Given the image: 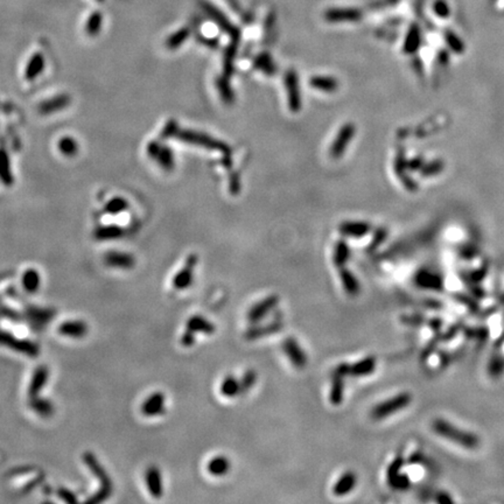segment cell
<instances>
[{
	"label": "cell",
	"mask_w": 504,
	"mask_h": 504,
	"mask_svg": "<svg viewBox=\"0 0 504 504\" xmlns=\"http://www.w3.org/2000/svg\"><path fill=\"white\" fill-rule=\"evenodd\" d=\"M70 96L63 94H59V96L52 97V98L47 100H43L37 109H39V112L41 115H52V113L61 111V110L67 108V106H69V104H70Z\"/></svg>",
	"instance_id": "obj_16"
},
{
	"label": "cell",
	"mask_w": 504,
	"mask_h": 504,
	"mask_svg": "<svg viewBox=\"0 0 504 504\" xmlns=\"http://www.w3.org/2000/svg\"><path fill=\"white\" fill-rule=\"evenodd\" d=\"M13 180L14 178L8 154L5 150L0 149V181L6 186H11L13 184Z\"/></svg>",
	"instance_id": "obj_29"
},
{
	"label": "cell",
	"mask_w": 504,
	"mask_h": 504,
	"mask_svg": "<svg viewBox=\"0 0 504 504\" xmlns=\"http://www.w3.org/2000/svg\"><path fill=\"white\" fill-rule=\"evenodd\" d=\"M186 329L191 330V332L195 334L201 333L207 334V335H212V334L215 333L216 327L212 321L203 317L202 315H193V316L187 321Z\"/></svg>",
	"instance_id": "obj_19"
},
{
	"label": "cell",
	"mask_w": 504,
	"mask_h": 504,
	"mask_svg": "<svg viewBox=\"0 0 504 504\" xmlns=\"http://www.w3.org/2000/svg\"><path fill=\"white\" fill-rule=\"evenodd\" d=\"M196 341V338H195V333L191 332V330L186 329L185 333L182 334L181 336V343L184 346H191Z\"/></svg>",
	"instance_id": "obj_48"
},
{
	"label": "cell",
	"mask_w": 504,
	"mask_h": 504,
	"mask_svg": "<svg viewBox=\"0 0 504 504\" xmlns=\"http://www.w3.org/2000/svg\"><path fill=\"white\" fill-rule=\"evenodd\" d=\"M361 12L352 8L330 9L326 13V19L332 23H343V21H357L361 19Z\"/></svg>",
	"instance_id": "obj_21"
},
{
	"label": "cell",
	"mask_w": 504,
	"mask_h": 504,
	"mask_svg": "<svg viewBox=\"0 0 504 504\" xmlns=\"http://www.w3.org/2000/svg\"><path fill=\"white\" fill-rule=\"evenodd\" d=\"M386 230L385 229H378L376 231V234H375L373 241H371V245H370V249H376L379 247L380 244L383 243L384 239L386 238Z\"/></svg>",
	"instance_id": "obj_47"
},
{
	"label": "cell",
	"mask_w": 504,
	"mask_h": 504,
	"mask_svg": "<svg viewBox=\"0 0 504 504\" xmlns=\"http://www.w3.org/2000/svg\"><path fill=\"white\" fill-rule=\"evenodd\" d=\"M390 486H391L392 488H395V489L397 490H405L408 489V488L410 487V484H411V481H410V478L408 477V475L405 474H399L398 476H396L393 480L390 482Z\"/></svg>",
	"instance_id": "obj_45"
},
{
	"label": "cell",
	"mask_w": 504,
	"mask_h": 504,
	"mask_svg": "<svg viewBox=\"0 0 504 504\" xmlns=\"http://www.w3.org/2000/svg\"><path fill=\"white\" fill-rule=\"evenodd\" d=\"M203 8H204V11L209 14V17L212 18L213 20L215 21V23L219 25V26L222 28L223 31H225L226 33H229L230 35L232 36V39H234V37H238V32L235 30V27L229 23L228 19H226L224 15L220 13L219 9L215 8L210 4H208V2L203 4Z\"/></svg>",
	"instance_id": "obj_20"
},
{
	"label": "cell",
	"mask_w": 504,
	"mask_h": 504,
	"mask_svg": "<svg viewBox=\"0 0 504 504\" xmlns=\"http://www.w3.org/2000/svg\"><path fill=\"white\" fill-rule=\"evenodd\" d=\"M310 83L311 87H313L314 89L327 91V93H332V91L338 89L339 87L338 81L335 78L327 76H314L311 78Z\"/></svg>",
	"instance_id": "obj_34"
},
{
	"label": "cell",
	"mask_w": 504,
	"mask_h": 504,
	"mask_svg": "<svg viewBox=\"0 0 504 504\" xmlns=\"http://www.w3.org/2000/svg\"><path fill=\"white\" fill-rule=\"evenodd\" d=\"M21 284L25 291L30 294H34L39 291L41 286V276L39 271L35 269H27L24 272L23 278H21Z\"/></svg>",
	"instance_id": "obj_27"
},
{
	"label": "cell",
	"mask_w": 504,
	"mask_h": 504,
	"mask_svg": "<svg viewBox=\"0 0 504 504\" xmlns=\"http://www.w3.org/2000/svg\"><path fill=\"white\" fill-rule=\"evenodd\" d=\"M349 257H350V249H349L348 244L345 241H339L334 248L333 254V261L335 266H338L339 269L345 267Z\"/></svg>",
	"instance_id": "obj_32"
},
{
	"label": "cell",
	"mask_w": 504,
	"mask_h": 504,
	"mask_svg": "<svg viewBox=\"0 0 504 504\" xmlns=\"http://www.w3.org/2000/svg\"><path fill=\"white\" fill-rule=\"evenodd\" d=\"M104 263L109 267L130 270L135 265L134 257L130 253L119 251H110L104 256Z\"/></svg>",
	"instance_id": "obj_12"
},
{
	"label": "cell",
	"mask_w": 504,
	"mask_h": 504,
	"mask_svg": "<svg viewBox=\"0 0 504 504\" xmlns=\"http://www.w3.org/2000/svg\"><path fill=\"white\" fill-rule=\"evenodd\" d=\"M256 382H257L256 371L252 370V369L245 371V374L242 376L241 379H239V383H241V392L242 393L248 392L249 390L253 387Z\"/></svg>",
	"instance_id": "obj_42"
},
{
	"label": "cell",
	"mask_w": 504,
	"mask_h": 504,
	"mask_svg": "<svg viewBox=\"0 0 504 504\" xmlns=\"http://www.w3.org/2000/svg\"><path fill=\"white\" fill-rule=\"evenodd\" d=\"M179 131V126L176 125L175 122H169L167 123L165 128L162 131V137L168 138V137H175L176 132Z\"/></svg>",
	"instance_id": "obj_49"
},
{
	"label": "cell",
	"mask_w": 504,
	"mask_h": 504,
	"mask_svg": "<svg viewBox=\"0 0 504 504\" xmlns=\"http://www.w3.org/2000/svg\"><path fill=\"white\" fill-rule=\"evenodd\" d=\"M97 1H98V2H104V1H105V0H97Z\"/></svg>",
	"instance_id": "obj_52"
},
{
	"label": "cell",
	"mask_w": 504,
	"mask_h": 504,
	"mask_svg": "<svg viewBox=\"0 0 504 504\" xmlns=\"http://www.w3.org/2000/svg\"><path fill=\"white\" fill-rule=\"evenodd\" d=\"M343 397H345V377L333 374L329 401L334 406H339L342 404Z\"/></svg>",
	"instance_id": "obj_25"
},
{
	"label": "cell",
	"mask_w": 504,
	"mask_h": 504,
	"mask_svg": "<svg viewBox=\"0 0 504 504\" xmlns=\"http://www.w3.org/2000/svg\"><path fill=\"white\" fill-rule=\"evenodd\" d=\"M357 483V476L354 472H346L341 475V477L336 481L333 487V494L335 496L342 497L348 495L350 491L356 487Z\"/></svg>",
	"instance_id": "obj_17"
},
{
	"label": "cell",
	"mask_w": 504,
	"mask_h": 504,
	"mask_svg": "<svg viewBox=\"0 0 504 504\" xmlns=\"http://www.w3.org/2000/svg\"><path fill=\"white\" fill-rule=\"evenodd\" d=\"M355 134V127L352 124H346L342 126L341 130L339 131V134L336 135L335 140L330 147V156L334 159H338L345 153V151L348 146L350 140L352 139Z\"/></svg>",
	"instance_id": "obj_9"
},
{
	"label": "cell",
	"mask_w": 504,
	"mask_h": 504,
	"mask_svg": "<svg viewBox=\"0 0 504 504\" xmlns=\"http://www.w3.org/2000/svg\"><path fill=\"white\" fill-rule=\"evenodd\" d=\"M333 374L340 375L342 377L350 376V364L349 363H340L338 367L333 371Z\"/></svg>",
	"instance_id": "obj_50"
},
{
	"label": "cell",
	"mask_w": 504,
	"mask_h": 504,
	"mask_svg": "<svg viewBox=\"0 0 504 504\" xmlns=\"http://www.w3.org/2000/svg\"><path fill=\"white\" fill-rule=\"evenodd\" d=\"M0 343L2 345H6L7 346H11L14 350L24 352V354H28V356H36L37 352H39V349L36 348V346L34 343H31L30 341H23V340H18L12 338V335H9L7 333H4L0 330Z\"/></svg>",
	"instance_id": "obj_14"
},
{
	"label": "cell",
	"mask_w": 504,
	"mask_h": 504,
	"mask_svg": "<svg viewBox=\"0 0 504 504\" xmlns=\"http://www.w3.org/2000/svg\"><path fill=\"white\" fill-rule=\"evenodd\" d=\"M58 146L60 152L65 157H74L78 152L77 141L71 137H62L59 141Z\"/></svg>",
	"instance_id": "obj_39"
},
{
	"label": "cell",
	"mask_w": 504,
	"mask_h": 504,
	"mask_svg": "<svg viewBox=\"0 0 504 504\" xmlns=\"http://www.w3.org/2000/svg\"><path fill=\"white\" fill-rule=\"evenodd\" d=\"M189 36H190V30L187 27H184L181 30L174 32L172 35H169L168 39L166 40L165 45L169 50H175L180 48L186 41L189 39Z\"/></svg>",
	"instance_id": "obj_33"
},
{
	"label": "cell",
	"mask_w": 504,
	"mask_h": 504,
	"mask_svg": "<svg viewBox=\"0 0 504 504\" xmlns=\"http://www.w3.org/2000/svg\"><path fill=\"white\" fill-rule=\"evenodd\" d=\"M433 431L439 436L443 437L445 439L452 441V442L458 443L460 446H464L466 448L472 449L478 446V438L475 437L474 434L464 432L459 430L453 425H450L442 419H436L433 421Z\"/></svg>",
	"instance_id": "obj_1"
},
{
	"label": "cell",
	"mask_w": 504,
	"mask_h": 504,
	"mask_svg": "<svg viewBox=\"0 0 504 504\" xmlns=\"http://www.w3.org/2000/svg\"><path fill=\"white\" fill-rule=\"evenodd\" d=\"M160 146H161V144L158 143V141H151V143L147 145V147H146L147 156H149L150 158H152V159H156L157 154L160 150Z\"/></svg>",
	"instance_id": "obj_51"
},
{
	"label": "cell",
	"mask_w": 504,
	"mask_h": 504,
	"mask_svg": "<svg viewBox=\"0 0 504 504\" xmlns=\"http://www.w3.org/2000/svg\"><path fill=\"white\" fill-rule=\"evenodd\" d=\"M283 322L282 321H272V322L263 324V326H257L252 327V328L248 329L244 334V338L248 341H256V340H259L261 338H265L267 335H271V334H276L280 332L283 329Z\"/></svg>",
	"instance_id": "obj_15"
},
{
	"label": "cell",
	"mask_w": 504,
	"mask_h": 504,
	"mask_svg": "<svg viewBox=\"0 0 504 504\" xmlns=\"http://www.w3.org/2000/svg\"><path fill=\"white\" fill-rule=\"evenodd\" d=\"M411 401L412 396L410 395V393H398V395L393 396L391 398L377 404L373 410H371L370 415L371 418L375 419V420H380V419L390 417V415L397 413V412H399L401 410L408 408Z\"/></svg>",
	"instance_id": "obj_3"
},
{
	"label": "cell",
	"mask_w": 504,
	"mask_h": 504,
	"mask_svg": "<svg viewBox=\"0 0 504 504\" xmlns=\"http://www.w3.org/2000/svg\"><path fill=\"white\" fill-rule=\"evenodd\" d=\"M30 402L32 409H33L37 414L42 415V417H49V415H52L53 412H54L53 404L49 401H46V399L37 397V398L31 399Z\"/></svg>",
	"instance_id": "obj_38"
},
{
	"label": "cell",
	"mask_w": 504,
	"mask_h": 504,
	"mask_svg": "<svg viewBox=\"0 0 504 504\" xmlns=\"http://www.w3.org/2000/svg\"><path fill=\"white\" fill-rule=\"evenodd\" d=\"M403 465H404V460H403L401 456H397V458L393 460L391 464H390L389 468H387V471H386V477H387V482H389V483L396 476H398V475L401 474Z\"/></svg>",
	"instance_id": "obj_44"
},
{
	"label": "cell",
	"mask_w": 504,
	"mask_h": 504,
	"mask_svg": "<svg viewBox=\"0 0 504 504\" xmlns=\"http://www.w3.org/2000/svg\"><path fill=\"white\" fill-rule=\"evenodd\" d=\"M127 208L128 202L124 197H113L105 204L104 210H105V213L110 214V215L116 216L118 214L124 213L125 210H127Z\"/></svg>",
	"instance_id": "obj_36"
},
{
	"label": "cell",
	"mask_w": 504,
	"mask_h": 504,
	"mask_svg": "<svg viewBox=\"0 0 504 504\" xmlns=\"http://www.w3.org/2000/svg\"><path fill=\"white\" fill-rule=\"evenodd\" d=\"M283 350L287 358L291 361L293 367L297 369H304L307 365V356L294 338L285 339L283 342Z\"/></svg>",
	"instance_id": "obj_5"
},
{
	"label": "cell",
	"mask_w": 504,
	"mask_h": 504,
	"mask_svg": "<svg viewBox=\"0 0 504 504\" xmlns=\"http://www.w3.org/2000/svg\"><path fill=\"white\" fill-rule=\"evenodd\" d=\"M217 89L220 91V97L222 99L226 102L228 104L232 103L234 100V94H232L231 88H230V84L226 77H220L217 80Z\"/></svg>",
	"instance_id": "obj_41"
},
{
	"label": "cell",
	"mask_w": 504,
	"mask_h": 504,
	"mask_svg": "<svg viewBox=\"0 0 504 504\" xmlns=\"http://www.w3.org/2000/svg\"><path fill=\"white\" fill-rule=\"evenodd\" d=\"M220 395L226 397V398H232V397H236L239 395L241 392V383L237 378L234 376H226L224 379L222 380L220 386Z\"/></svg>",
	"instance_id": "obj_31"
},
{
	"label": "cell",
	"mask_w": 504,
	"mask_h": 504,
	"mask_svg": "<svg viewBox=\"0 0 504 504\" xmlns=\"http://www.w3.org/2000/svg\"><path fill=\"white\" fill-rule=\"evenodd\" d=\"M285 88L287 93L288 106L293 112H298L301 109V96L300 87L297 72L294 70H288L285 75Z\"/></svg>",
	"instance_id": "obj_8"
},
{
	"label": "cell",
	"mask_w": 504,
	"mask_h": 504,
	"mask_svg": "<svg viewBox=\"0 0 504 504\" xmlns=\"http://www.w3.org/2000/svg\"><path fill=\"white\" fill-rule=\"evenodd\" d=\"M370 225L367 222H345L340 226V231L342 235L348 237L360 238L367 234H369Z\"/></svg>",
	"instance_id": "obj_24"
},
{
	"label": "cell",
	"mask_w": 504,
	"mask_h": 504,
	"mask_svg": "<svg viewBox=\"0 0 504 504\" xmlns=\"http://www.w3.org/2000/svg\"><path fill=\"white\" fill-rule=\"evenodd\" d=\"M377 361L375 356H367L354 364H350L351 377H364L369 376L376 370Z\"/></svg>",
	"instance_id": "obj_18"
},
{
	"label": "cell",
	"mask_w": 504,
	"mask_h": 504,
	"mask_svg": "<svg viewBox=\"0 0 504 504\" xmlns=\"http://www.w3.org/2000/svg\"><path fill=\"white\" fill-rule=\"evenodd\" d=\"M237 40H238V37H234V42H232L231 45L228 47V49L225 50L224 65H225L226 76H229L230 72L232 71V68H234V65H232V64H234L236 49H237Z\"/></svg>",
	"instance_id": "obj_43"
},
{
	"label": "cell",
	"mask_w": 504,
	"mask_h": 504,
	"mask_svg": "<svg viewBox=\"0 0 504 504\" xmlns=\"http://www.w3.org/2000/svg\"><path fill=\"white\" fill-rule=\"evenodd\" d=\"M174 138L182 141V143L196 145V146L200 147H206V149L210 151H216V152H220L223 154L230 153V147L225 143H222V141L217 140L215 138L210 137V135L208 134L201 133V132L191 130H180V128H179V131L176 132Z\"/></svg>",
	"instance_id": "obj_2"
},
{
	"label": "cell",
	"mask_w": 504,
	"mask_h": 504,
	"mask_svg": "<svg viewBox=\"0 0 504 504\" xmlns=\"http://www.w3.org/2000/svg\"><path fill=\"white\" fill-rule=\"evenodd\" d=\"M124 229L116 224L102 225L94 230V236L98 241H110V239H117L124 236Z\"/></svg>",
	"instance_id": "obj_28"
},
{
	"label": "cell",
	"mask_w": 504,
	"mask_h": 504,
	"mask_svg": "<svg viewBox=\"0 0 504 504\" xmlns=\"http://www.w3.org/2000/svg\"><path fill=\"white\" fill-rule=\"evenodd\" d=\"M230 467H231V465H230L229 459L226 458V456L219 455L213 458L209 462H208L207 471L210 475H213V476L220 477L228 474Z\"/></svg>",
	"instance_id": "obj_26"
},
{
	"label": "cell",
	"mask_w": 504,
	"mask_h": 504,
	"mask_svg": "<svg viewBox=\"0 0 504 504\" xmlns=\"http://www.w3.org/2000/svg\"><path fill=\"white\" fill-rule=\"evenodd\" d=\"M102 24H103V15L100 12L96 11V12H94V13H91L90 17L88 18L87 24H86V32H87L88 35L96 36L97 34L100 32V30H102Z\"/></svg>",
	"instance_id": "obj_35"
},
{
	"label": "cell",
	"mask_w": 504,
	"mask_h": 504,
	"mask_svg": "<svg viewBox=\"0 0 504 504\" xmlns=\"http://www.w3.org/2000/svg\"><path fill=\"white\" fill-rule=\"evenodd\" d=\"M254 67L267 75H273L276 72V65L273 63V60L266 53H263V54L257 56L256 60H254Z\"/></svg>",
	"instance_id": "obj_37"
},
{
	"label": "cell",
	"mask_w": 504,
	"mask_h": 504,
	"mask_svg": "<svg viewBox=\"0 0 504 504\" xmlns=\"http://www.w3.org/2000/svg\"><path fill=\"white\" fill-rule=\"evenodd\" d=\"M45 58L41 53H35L33 54L30 61L27 63V67L25 69V78L27 81H34L41 75V72L45 70Z\"/></svg>",
	"instance_id": "obj_23"
},
{
	"label": "cell",
	"mask_w": 504,
	"mask_h": 504,
	"mask_svg": "<svg viewBox=\"0 0 504 504\" xmlns=\"http://www.w3.org/2000/svg\"><path fill=\"white\" fill-rule=\"evenodd\" d=\"M49 377V370L48 368L45 367V365H41V367L36 368L35 371H34L33 376L31 378L30 386H28V396H30L31 399L37 398L40 397V392L43 387L46 386L47 382H48Z\"/></svg>",
	"instance_id": "obj_13"
},
{
	"label": "cell",
	"mask_w": 504,
	"mask_h": 504,
	"mask_svg": "<svg viewBox=\"0 0 504 504\" xmlns=\"http://www.w3.org/2000/svg\"><path fill=\"white\" fill-rule=\"evenodd\" d=\"M59 334L69 339H83L89 332L87 322L82 320H68L63 321L58 328Z\"/></svg>",
	"instance_id": "obj_11"
},
{
	"label": "cell",
	"mask_w": 504,
	"mask_h": 504,
	"mask_svg": "<svg viewBox=\"0 0 504 504\" xmlns=\"http://www.w3.org/2000/svg\"><path fill=\"white\" fill-rule=\"evenodd\" d=\"M418 42H419V39H418L417 30L413 28V30H411V32H410V34L408 35V39H406V42H405L406 52H410V53L414 52V50L417 49Z\"/></svg>",
	"instance_id": "obj_46"
},
{
	"label": "cell",
	"mask_w": 504,
	"mask_h": 504,
	"mask_svg": "<svg viewBox=\"0 0 504 504\" xmlns=\"http://www.w3.org/2000/svg\"><path fill=\"white\" fill-rule=\"evenodd\" d=\"M340 279H341V284L343 288H345V291L346 292V294L351 295V297H356V295L360 294V282H358L357 278H356L351 271L346 269V267H341V269H340Z\"/></svg>",
	"instance_id": "obj_22"
},
{
	"label": "cell",
	"mask_w": 504,
	"mask_h": 504,
	"mask_svg": "<svg viewBox=\"0 0 504 504\" xmlns=\"http://www.w3.org/2000/svg\"><path fill=\"white\" fill-rule=\"evenodd\" d=\"M140 410L145 417H160L166 412V396L160 391L151 393L143 402Z\"/></svg>",
	"instance_id": "obj_7"
},
{
	"label": "cell",
	"mask_w": 504,
	"mask_h": 504,
	"mask_svg": "<svg viewBox=\"0 0 504 504\" xmlns=\"http://www.w3.org/2000/svg\"><path fill=\"white\" fill-rule=\"evenodd\" d=\"M415 283L418 286L424 288H439L440 280L432 273L427 272H419L415 277Z\"/></svg>",
	"instance_id": "obj_40"
},
{
	"label": "cell",
	"mask_w": 504,
	"mask_h": 504,
	"mask_svg": "<svg viewBox=\"0 0 504 504\" xmlns=\"http://www.w3.org/2000/svg\"><path fill=\"white\" fill-rule=\"evenodd\" d=\"M154 160H156V161L160 165V167L166 172L173 171V168H174L175 166L174 154H173L172 150L169 149L168 146H165V145L162 144L161 146H160L159 152H158Z\"/></svg>",
	"instance_id": "obj_30"
},
{
	"label": "cell",
	"mask_w": 504,
	"mask_h": 504,
	"mask_svg": "<svg viewBox=\"0 0 504 504\" xmlns=\"http://www.w3.org/2000/svg\"><path fill=\"white\" fill-rule=\"evenodd\" d=\"M145 483L147 490L154 499H160L163 494V481L160 469L157 466H150L145 472Z\"/></svg>",
	"instance_id": "obj_10"
},
{
	"label": "cell",
	"mask_w": 504,
	"mask_h": 504,
	"mask_svg": "<svg viewBox=\"0 0 504 504\" xmlns=\"http://www.w3.org/2000/svg\"><path fill=\"white\" fill-rule=\"evenodd\" d=\"M279 297L277 294H271L267 295L266 298H264L263 300L257 302L256 305H253L250 308V311L248 312V321L251 323L259 322L260 320H263L264 317L266 316L270 312L276 310V307L278 306L279 304Z\"/></svg>",
	"instance_id": "obj_4"
},
{
	"label": "cell",
	"mask_w": 504,
	"mask_h": 504,
	"mask_svg": "<svg viewBox=\"0 0 504 504\" xmlns=\"http://www.w3.org/2000/svg\"><path fill=\"white\" fill-rule=\"evenodd\" d=\"M197 265V256L196 254H190L186 259V264L182 269L173 278V287L178 291L188 288L193 284L194 280V272L193 270Z\"/></svg>",
	"instance_id": "obj_6"
}]
</instances>
